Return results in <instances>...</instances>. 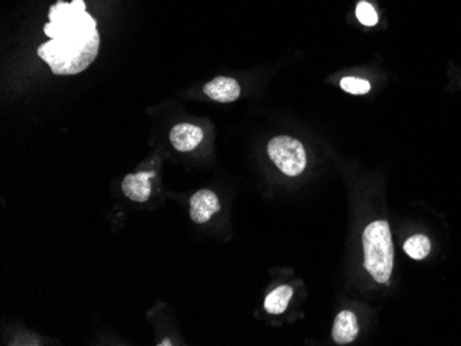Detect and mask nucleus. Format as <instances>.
I'll return each instance as SVG.
<instances>
[{
    "label": "nucleus",
    "instance_id": "obj_1",
    "mask_svg": "<svg viewBox=\"0 0 461 346\" xmlns=\"http://www.w3.org/2000/svg\"><path fill=\"white\" fill-rule=\"evenodd\" d=\"M45 35L50 38L38 49V56L54 75H76L96 60L100 50L97 21L86 12L83 0L71 3L59 0L50 8Z\"/></svg>",
    "mask_w": 461,
    "mask_h": 346
},
{
    "label": "nucleus",
    "instance_id": "obj_2",
    "mask_svg": "<svg viewBox=\"0 0 461 346\" xmlns=\"http://www.w3.org/2000/svg\"><path fill=\"white\" fill-rule=\"evenodd\" d=\"M365 268L371 277L387 284L393 266V246L387 221H374L363 232Z\"/></svg>",
    "mask_w": 461,
    "mask_h": 346
},
{
    "label": "nucleus",
    "instance_id": "obj_3",
    "mask_svg": "<svg viewBox=\"0 0 461 346\" xmlns=\"http://www.w3.org/2000/svg\"><path fill=\"white\" fill-rule=\"evenodd\" d=\"M268 156L289 177L300 175L307 166V155L303 144L291 137L279 136L272 138L268 144Z\"/></svg>",
    "mask_w": 461,
    "mask_h": 346
},
{
    "label": "nucleus",
    "instance_id": "obj_4",
    "mask_svg": "<svg viewBox=\"0 0 461 346\" xmlns=\"http://www.w3.org/2000/svg\"><path fill=\"white\" fill-rule=\"evenodd\" d=\"M191 218L196 224L207 222L217 211H220V202L214 192L203 189L192 195L191 200Z\"/></svg>",
    "mask_w": 461,
    "mask_h": 346
},
{
    "label": "nucleus",
    "instance_id": "obj_5",
    "mask_svg": "<svg viewBox=\"0 0 461 346\" xmlns=\"http://www.w3.org/2000/svg\"><path fill=\"white\" fill-rule=\"evenodd\" d=\"M154 175L155 173L152 171L126 175L122 182V191L125 196L133 202H140V203L147 202L152 192L151 178Z\"/></svg>",
    "mask_w": 461,
    "mask_h": 346
},
{
    "label": "nucleus",
    "instance_id": "obj_6",
    "mask_svg": "<svg viewBox=\"0 0 461 346\" xmlns=\"http://www.w3.org/2000/svg\"><path fill=\"white\" fill-rule=\"evenodd\" d=\"M203 140L201 127L189 123H181L172 129L170 142L180 152H189L195 149Z\"/></svg>",
    "mask_w": 461,
    "mask_h": 346
},
{
    "label": "nucleus",
    "instance_id": "obj_7",
    "mask_svg": "<svg viewBox=\"0 0 461 346\" xmlns=\"http://www.w3.org/2000/svg\"><path fill=\"white\" fill-rule=\"evenodd\" d=\"M205 94L213 101L218 102H234L240 96V86L232 78L218 76L207 83L203 89Z\"/></svg>",
    "mask_w": 461,
    "mask_h": 346
},
{
    "label": "nucleus",
    "instance_id": "obj_8",
    "mask_svg": "<svg viewBox=\"0 0 461 346\" xmlns=\"http://www.w3.org/2000/svg\"><path fill=\"white\" fill-rule=\"evenodd\" d=\"M333 339L338 345L351 343L358 336V320L351 310H344L337 314L333 325Z\"/></svg>",
    "mask_w": 461,
    "mask_h": 346
},
{
    "label": "nucleus",
    "instance_id": "obj_9",
    "mask_svg": "<svg viewBox=\"0 0 461 346\" xmlns=\"http://www.w3.org/2000/svg\"><path fill=\"white\" fill-rule=\"evenodd\" d=\"M293 295V288L289 285H280L265 298L264 307L271 314H280L286 310L287 303Z\"/></svg>",
    "mask_w": 461,
    "mask_h": 346
},
{
    "label": "nucleus",
    "instance_id": "obj_10",
    "mask_svg": "<svg viewBox=\"0 0 461 346\" xmlns=\"http://www.w3.org/2000/svg\"><path fill=\"white\" fill-rule=\"evenodd\" d=\"M404 252L413 259H422L429 254L431 243L424 235H414L409 237L403 244Z\"/></svg>",
    "mask_w": 461,
    "mask_h": 346
},
{
    "label": "nucleus",
    "instance_id": "obj_11",
    "mask_svg": "<svg viewBox=\"0 0 461 346\" xmlns=\"http://www.w3.org/2000/svg\"><path fill=\"white\" fill-rule=\"evenodd\" d=\"M341 89L347 93H351V94H356V96H360V94H366L370 91V83L365 79H359V78H344L341 79V83H340Z\"/></svg>",
    "mask_w": 461,
    "mask_h": 346
},
{
    "label": "nucleus",
    "instance_id": "obj_12",
    "mask_svg": "<svg viewBox=\"0 0 461 346\" xmlns=\"http://www.w3.org/2000/svg\"><path fill=\"white\" fill-rule=\"evenodd\" d=\"M356 19L366 27H374L378 21V16L374 8L367 2H359L356 6Z\"/></svg>",
    "mask_w": 461,
    "mask_h": 346
}]
</instances>
